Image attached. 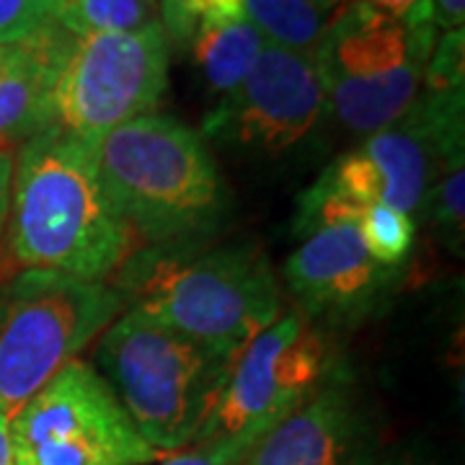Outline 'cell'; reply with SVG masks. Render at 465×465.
<instances>
[{"label": "cell", "mask_w": 465, "mask_h": 465, "mask_svg": "<svg viewBox=\"0 0 465 465\" xmlns=\"http://www.w3.org/2000/svg\"><path fill=\"white\" fill-rule=\"evenodd\" d=\"M134 246L104 189L94 143L54 122L18 145L5 223V251L16 264L106 282Z\"/></svg>", "instance_id": "obj_1"}, {"label": "cell", "mask_w": 465, "mask_h": 465, "mask_svg": "<svg viewBox=\"0 0 465 465\" xmlns=\"http://www.w3.org/2000/svg\"><path fill=\"white\" fill-rule=\"evenodd\" d=\"M112 287L127 311L231 357L282 316L280 282L253 241L145 246Z\"/></svg>", "instance_id": "obj_2"}, {"label": "cell", "mask_w": 465, "mask_h": 465, "mask_svg": "<svg viewBox=\"0 0 465 465\" xmlns=\"http://www.w3.org/2000/svg\"><path fill=\"white\" fill-rule=\"evenodd\" d=\"M106 194L145 246L207 241L228 220L231 194L202 134L168 114H143L96 145Z\"/></svg>", "instance_id": "obj_3"}, {"label": "cell", "mask_w": 465, "mask_h": 465, "mask_svg": "<svg viewBox=\"0 0 465 465\" xmlns=\"http://www.w3.org/2000/svg\"><path fill=\"white\" fill-rule=\"evenodd\" d=\"M231 360L134 311L119 313L96 347L101 378L140 437L161 455L194 445L215 409Z\"/></svg>", "instance_id": "obj_4"}, {"label": "cell", "mask_w": 465, "mask_h": 465, "mask_svg": "<svg viewBox=\"0 0 465 465\" xmlns=\"http://www.w3.org/2000/svg\"><path fill=\"white\" fill-rule=\"evenodd\" d=\"M434 42L432 24L406 26L375 5L349 0L311 52L326 109L351 134L388 127L419 96Z\"/></svg>", "instance_id": "obj_5"}, {"label": "cell", "mask_w": 465, "mask_h": 465, "mask_svg": "<svg viewBox=\"0 0 465 465\" xmlns=\"http://www.w3.org/2000/svg\"><path fill=\"white\" fill-rule=\"evenodd\" d=\"M122 308L109 282L52 269H24L0 284V414L14 419Z\"/></svg>", "instance_id": "obj_6"}, {"label": "cell", "mask_w": 465, "mask_h": 465, "mask_svg": "<svg viewBox=\"0 0 465 465\" xmlns=\"http://www.w3.org/2000/svg\"><path fill=\"white\" fill-rule=\"evenodd\" d=\"M341 372L323 329L300 311H287L232 354L215 409L194 445L232 437L262 440Z\"/></svg>", "instance_id": "obj_7"}, {"label": "cell", "mask_w": 465, "mask_h": 465, "mask_svg": "<svg viewBox=\"0 0 465 465\" xmlns=\"http://www.w3.org/2000/svg\"><path fill=\"white\" fill-rule=\"evenodd\" d=\"M14 465H148L163 455L134 430L91 362L70 360L11 419Z\"/></svg>", "instance_id": "obj_8"}, {"label": "cell", "mask_w": 465, "mask_h": 465, "mask_svg": "<svg viewBox=\"0 0 465 465\" xmlns=\"http://www.w3.org/2000/svg\"><path fill=\"white\" fill-rule=\"evenodd\" d=\"M465 88H421L403 114L367 134L362 145L336 158L323 176L351 200L382 202L421 215L434 176L445 161L465 153Z\"/></svg>", "instance_id": "obj_9"}, {"label": "cell", "mask_w": 465, "mask_h": 465, "mask_svg": "<svg viewBox=\"0 0 465 465\" xmlns=\"http://www.w3.org/2000/svg\"><path fill=\"white\" fill-rule=\"evenodd\" d=\"M166 85L168 36L161 24L73 36L54 85V122L99 145L106 133L150 114Z\"/></svg>", "instance_id": "obj_10"}, {"label": "cell", "mask_w": 465, "mask_h": 465, "mask_svg": "<svg viewBox=\"0 0 465 465\" xmlns=\"http://www.w3.org/2000/svg\"><path fill=\"white\" fill-rule=\"evenodd\" d=\"M323 112L313 57L266 42L243 81L204 119V133L264 155H282L316 130Z\"/></svg>", "instance_id": "obj_11"}, {"label": "cell", "mask_w": 465, "mask_h": 465, "mask_svg": "<svg viewBox=\"0 0 465 465\" xmlns=\"http://www.w3.org/2000/svg\"><path fill=\"white\" fill-rule=\"evenodd\" d=\"M357 220L326 223L302 235L282 266L300 313L316 326L351 329L378 313L396 292L403 269L382 266L370 256Z\"/></svg>", "instance_id": "obj_12"}, {"label": "cell", "mask_w": 465, "mask_h": 465, "mask_svg": "<svg viewBox=\"0 0 465 465\" xmlns=\"http://www.w3.org/2000/svg\"><path fill=\"white\" fill-rule=\"evenodd\" d=\"M372 416L351 393L347 372L262 437L243 465H378Z\"/></svg>", "instance_id": "obj_13"}, {"label": "cell", "mask_w": 465, "mask_h": 465, "mask_svg": "<svg viewBox=\"0 0 465 465\" xmlns=\"http://www.w3.org/2000/svg\"><path fill=\"white\" fill-rule=\"evenodd\" d=\"M73 36L52 24L0 47V148H18L54 124V85Z\"/></svg>", "instance_id": "obj_14"}, {"label": "cell", "mask_w": 465, "mask_h": 465, "mask_svg": "<svg viewBox=\"0 0 465 465\" xmlns=\"http://www.w3.org/2000/svg\"><path fill=\"white\" fill-rule=\"evenodd\" d=\"M266 45L243 8V0H202L192 47L204 84L228 96L243 81Z\"/></svg>", "instance_id": "obj_15"}, {"label": "cell", "mask_w": 465, "mask_h": 465, "mask_svg": "<svg viewBox=\"0 0 465 465\" xmlns=\"http://www.w3.org/2000/svg\"><path fill=\"white\" fill-rule=\"evenodd\" d=\"M349 0H243V8L269 45L313 52L321 34Z\"/></svg>", "instance_id": "obj_16"}, {"label": "cell", "mask_w": 465, "mask_h": 465, "mask_svg": "<svg viewBox=\"0 0 465 465\" xmlns=\"http://www.w3.org/2000/svg\"><path fill=\"white\" fill-rule=\"evenodd\" d=\"M57 24L70 36L137 32L158 24V0H63Z\"/></svg>", "instance_id": "obj_17"}, {"label": "cell", "mask_w": 465, "mask_h": 465, "mask_svg": "<svg viewBox=\"0 0 465 465\" xmlns=\"http://www.w3.org/2000/svg\"><path fill=\"white\" fill-rule=\"evenodd\" d=\"M421 217L432 223L440 241L450 251L460 253L465 235V153L452 155L437 171Z\"/></svg>", "instance_id": "obj_18"}, {"label": "cell", "mask_w": 465, "mask_h": 465, "mask_svg": "<svg viewBox=\"0 0 465 465\" xmlns=\"http://www.w3.org/2000/svg\"><path fill=\"white\" fill-rule=\"evenodd\" d=\"M357 225L365 249L378 264L403 269L416 241L414 217L382 202H367Z\"/></svg>", "instance_id": "obj_19"}, {"label": "cell", "mask_w": 465, "mask_h": 465, "mask_svg": "<svg viewBox=\"0 0 465 465\" xmlns=\"http://www.w3.org/2000/svg\"><path fill=\"white\" fill-rule=\"evenodd\" d=\"M63 0H0V47L57 24Z\"/></svg>", "instance_id": "obj_20"}, {"label": "cell", "mask_w": 465, "mask_h": 465, "mask_svg": "<svg viewBox=\"0 0 465 465\" xmlns=\"http://www.w3.org/2000/svg\"><path fill=\"white\" fill-rule=\"evenodd\" d=\"M465 32H445L437 36L434 50L427 60L424 70V85L430 91H452L465 88Z\"/></svg>", "instance_id": "obj_21"}, {"label": "cell", "mask_w": 465, "mask_h": 465, "mask_svg": "<svg viewBox=\"0 0 465 465\" xmlns=\"http://www.w3.org/2000/svg\"><path fill=\"white\" fill-rule=\"evenodd\" d=\"M259 440L232 437V440H210L197 442L183 452H176L158 465H243Z\"/></svg>", "instance_id": "obj_22"}, {"label": "cell", "mask_w": 465, "mask_h": 465, "mask_svg": "<svg viewBox=\"0 0 465 465\" xmlns=\"http://www.w3.org/2000/svg\"><path fill=\"white\" fill-rule=\"evenodd\" d=\"M202 0H158V16L166 36L173 42H192L200 18Z\"/></svg>", "instance_id": "obj_23"}, {"label": "cell", "mask_w": 465, "mask_h": 465, "mask_svg": "<svg viewBox=\"0 0 465 465\" xmlns=\"http://www.w3.org/2000/svg\"><path fill=\"white\" fill-rule=\"evenodd\" d=\"M367 5H375L388 16L399 18L406 26H424L430 21V0H362Z\"/></svg>", "instance_id": "obj_24"}, {"label": "cell", "mask_w": 465, "mask_h": 465, "mask_svg": "<svg viewBox=\"0 0 465 465\" xmlns=\"http://www.w3.org/2000/svg\"><path fill=\"white\" fill-rule=\"evenodd\" d=\"M430 21L442 32L463 29L465 0H430Z\"/></svg>", "instance_id": "obj_25"}, {"label": "cell", "mask_w": 465, "mask_h": 465, "mask_svg": "<svg viewBox=\"0 0 465 465\" xmlns=\"http://www.w3.org/2000/svg\"><path fill=\"white\" fill-rule=\"evenodd\" d=\"M14 155H16V150L0 148V238L5 235V223H8L11 179H14Z\"/></svg>", "instance_id": "obj_26"}, {"label": "cell", "mask_w": 465, "mask_h": 465, "mask_svg": "<svg viewBox=\"0 0 465 465\" xmlns=\"http://www.w3.org/2000/svg\"><path fill=\"white\" fill-rule=\"evenodd\" d=\"M378 465H440L437 458L427 448L421 445H409V448L399 450L396 455H388L385 460Z\"/></svg>", "instance_id": "obj_27"}, {"label": "cell", "mask_w": 465, "mask_h": 465, "mask_svg": "<svg viewBox=\"0 0 465 465\" xmlns=\"http://www.w3.org/2000/svg\"><path fill=\"white\" fill-rule=\"evenodd\" d=\"M0 465H14V448H11V419L0 414Z\"/></svg>", "instance_id": "obj_28"}]
</instances>
